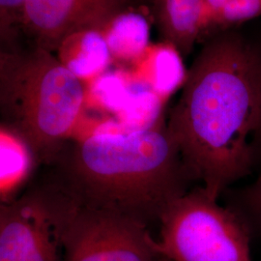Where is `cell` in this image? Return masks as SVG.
Segmentation results:
<instances>
[{"instance_id": "1", "label": "cell", "mask_w": 261, "mask_h": 261, "mask_svg": "<svg viewBox=\"0 0 261 261\" xmlns=\"http://www.w3.org/2000/svg\"><path fill=\"white\" fill-rule=\"evenodd\" d=\"M168 127L211 197L250 174L261 127L260 49L235 30L205 41Z\"/></svg>"}, {"instance_id": "2", "label": "cell", "mask_w": 261, "mask_h": 261, "mask_svg": "<svg viewBox=\"0 0 261 261\" xmlns=\"http://www.w3.org/2000/svg\"><path fill=\"white\" fill-rule=\"evenodd\" d=\"M61 167L56 184L75 202L146 225L194 180L164 116L138 130L101 125L76 140Z\"/></svg>"}, {"instance_id": "3", "label": "cell", "mask_w": 261, "mask_h": 261, "mask_svg": "<svg viewBox=\"0 0 261 261\" xmlns=\"http://www.w3.org/2000/svg\"><path fill=\"white\" fill-rule=\"evenodd\" d=\"M85 84L42 47L20 43L0 48L2 127L17 134L32 154L49 161L81 127Z\"/></svg>"}, {"instance_id": "4", "label": "cell", "mask_w": 261, "mask_h": 261, "mask_svg": "<svg viewBox=\"0 0 261 261\" xmlns=\"http://www.w3.org/2000/svg\"><path fill=\"white\" fill-rule=\"evenodd\" d=\"M159 252L169 261H252L247 225L203 188L178 197L163 213Z\"/></svg>"}, {"instance_id": "5", "label": "cell", "mask_w": 261, "mask_h": 261, "mask_svg": "<svg viewBox=\"0 0 261 261\" xmlns=\"http://www.w3.org/2000/svg\"><path fill=\"white\" fill-rule=\"evenodd\" d=\"M63 192V191H62ZM64 193V192H63ZM59 226L63 261H162L146 224L81 205L66 193Z\"/></svg>"}, {"instance_id": "6", "label": "cell", "mask_w": 261, "mask_h": 261, "mask_svg": "<svg viewBox=\"0 0 261 261\" xmlns=\"http://www.w3.org/2000/svg\"><path fill=\"white\" fill-rule=\"evenodd\" d=\"M65 196L56 184L0 207V261H63L59 226Z\"/></svg>"}, {"instance_id": "7", "label": "cell", "mask_w": 261, "mask_h": 261, "mask_svg": "<svg viewBox=\"0 0 261 261\" xmlns=\"http://www.w3.org/2000/svg\"><path fill=\"white\" fill-rule=\"evenodd\" d=\"M146 8L143 0H27L21 42L55 53L73 33L101 32L119 14Z\"/></svg>"}, {"instance_id": "8", "label": "cell", "mask_w": 261, "mask_h": 261, "mask_svg": "<svg viewBox=\"0 0 261 261\" xmlns=\"http://www.w3.org/2000/svg\"><path fill=\"white\" fill-rule=\"evenodd\" d=\"M147 9L161 41L189 56L198 43L204 0H147Z\"/></svg>"}, {"instance_id": "9", "label": "cell", "mask_w": 261, "mask_h": 261, "mask_svg": "<svg viewBox=\"0 0 261 261\" xmlns=\"http://www.w3.org/2000/svg\"><path fill=\"white\" fill-rule=\"evenodd\" d=\"M183 56L167 42L150 44L140 59L130 66L132 77L148 87L163 101H167L187 79Z\"/></svg>"}, {"instance_id": "10", "label": "cell", "mask_w": 261, "mask_h": 261, "mask_svg": "<svg viewBox=\"0 0 261 261\" xmlns=\"http://www.w3.org/2000/svg\"><path fill=\"white\" fill-rule=\"evenodd\" d=\"M61 64L84 84L108 71L112 57L102 33L84 30L66 37L56 50Z\"/></svg>"}, {"instance_id": "11", "label": "cell", "mask_w": 261, "mask_h": 261, "mask_svg": "<svg viewBox=\"0 0 261 261\" xmlns=\"http://www.w3.org/2000/svg\"><path fill=\"white\" fill-rule=\"evenodd\" d=\"M112 61L133 65L150 45L149 19L143 11L130 10L112 19L101 31Z\"/></svg>"}, {"instance_id": "12", "label": "cell", "mask_w": 261, "mask_h": 261, "mask_svg": "<svg viewBox=\"0 0 261 261\" xmlns=\"http://www.w3.org/2000/svg\"><path fill=\"white\" fill-rule=\"evenodd\" d=\"M132 86L129 72L108 70L85 85L86 107L90 103L96 109L118 113L129 99Z\"/></svg>"}, {"instance_id": "13", "label": "cell", "mask_w": 261, "mask_h": 261, "mask_svg": "<svg viewBox=\"0 0 261 261\" xmlns=\"http://www.w3.org/2000/svg\"><path fill=\"white\" fill-rule=\"evenodd\" d=\"M31 150L14 132L1 127V193L24 179L30 168Z\"/></svg>"}, {"instance_id": "14", "label": "cell", "mask_w": 261, "mask_h": 261, "mask_svg": "<svg viewBox=\"0 0 261 261\" xmlns=\"http://www.w3.org/2000/svg\"><path fill=\"white\" fill-rule=\"evenodd\" d=\"M261 17V0H227L223 7L206 20L198 43L232 30L247 21Z\"/></svg>"}, {"instance_id": "15", "label": "cell", "mask_w": 261, "mask_h": 261, "mask_svg": "<svg viewBox=\"0 0 261 261\" xmlns=\"http://www.w3.org/2000/svg\"><path fill=\"white\" fill-rule=\"evenodd\" d=\"M27 0H0V48L21 43L20 28Z\"/></svg>"}, {"instance_id": "16", "label": "cell", "mask_w": 261, "mask_h": 261, "mask_svg": "<svg viewBox=\"0 0 261 261\" xmlns=\"http://www.w3.org/2000/svg\"><path fill=\"white\" fill-rule=\"evenodd\" d=\"M239 201L241 210L236 214L241 220L247 219L261 230V173L252 185L240 194Z\"/></svg>"}, {"instance_id": "17", "label": "cell", "mask_w": 261, "mask_h": 261, "mask_svg": "<svg viewBox=\"0 0 261 261\" xmlns=\"http://www.w3.org/2000/svg\"><path fill=\"white\" fill-rule=\"evenodd\" d=\"M226 1L227 0H204V12H203L202 27L207 19L211 18L215 13H217L223 7V5ZM202 27H201V29H202Z\"/></svg>"}, {"instance_id": "18", "label": "cell", "mask_w": 261, "mask_h": 261, "mask_svg": "<svg viewBox=\"0 0 261 261\" xmlns=\"http://www.w3.org/2000/svg\"><path fill=\"white\" fill-rule=\"evenodd\" d=\"M261 157V127L258 135V140H257V158Z\"/></svg>"}, {"instance_id": "19", "label": "cell", "mask_w": 261, "mask_h": 261, "mask_svg": "<svg viewBox=\"0 0 261 261\" xmlns=\"http://www.w3.org/2000/svg\"><path fill=\"white\" fill-rule=\"evenodd\" d=\"M144 1H147V0H144Z\"/></svg>"}]
</instances>
